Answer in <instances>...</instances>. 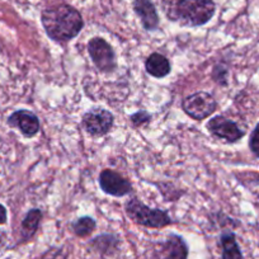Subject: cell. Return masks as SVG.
<instances>
[{
  "label": "cell",
  "mask_w": 259,
  "mask_h": 259,
  "mask_svg": "<svg viewBox=\"0 0 259 259\" xmlns=\"http://www.w3.org/2000/svg\"><path fill=\"white\" fill-rule=\"evenodd\" d=\"M88 54L99 73L109 74L117 69L116 52L103 37H93L88 42Z\"/></svg>",
  "instance_id": "cell-5"
},
{
  "label": "cell",
  "mask_w": 259,
  "mask_h": 259,
  "mask_svg": "<svg viewBox=\"0 0 259 259\" xmlns=\"http://www.w3.org/2000/svg\"><path fill=\"white\" fill-rule=\"evenodd\" d=\"M229 66L225 62H218V64L213 66L212 74H211V78L215 81L218 85L220 87H228L229 84Z\"/></svg>",
  "instance_id": "cell-17"
},
{
  "label": "cell",
  "mask_w": 259,
  "mask_h": 259,
  "mask_svg": "<svg viewBox=\"0 0 259 259\" xmlns=\"http://www.w3.org/2000/svg\"><path fill=\"white\" fill-rule=\"evenodd\" d=\"M151 118H153V116L148 111H145V109H140V111L135 112V113L130 114L128 117L130 123L133 124L134 128H139V127L144 126L148 122H150Z\"/></svg>",
  "instance_id": "cell-18"
},
{
  "label": "cell",
  "mask_w": 259,
  "mask_h": 259,
  "mask_svg": "<svg viewBox=\"0 0 259 259\" xmlns=\"http://www.w3.org/2000/svg\"><path fill=\"white\" fill-rule=\"evenodd\" d=\"M206 128L212 138L226 144H235L245 136V130L241 128L235 121L221 114L211 117L206 123Z\"/></svg>",
  "instance_id": "cell-8"
},
{
  "label": "cell",
  "mask_w": 259,
  "mask_h": 259,
  "mask_svg": "<svg viewBox=\"0 0 259 259\" xmlns=\"http://www.w3.org/2000/svg\"><path fill=\"white\" fill-rule=\"evenodd\" d=\"M42 219H44V212H42L41 208H31L29 211H27L21 223L18 244L28 243L36 235L37 230L41 225Z\"/></svg>",
  "instance_id": "cell-13"
},
{
  "label": "cell",
  "mask_w": 259,
  "mask_h": 259,
  "mask_svg": "<svg viewBox=\"0 0 259 259\" xmlns=\"http://www.w3.org/2000/svg\"><path fill=\"white\" fill-rule=\"evenodd\" d=\"M121 239L112 233H103L91 239L88 243L89 250L101 256H112L119 250Z\"/></svg>",
  "instance_id": "cell-12"
},
{
  "label": "cell",
  "mask_w": 259,
  "mask_h": 259,
  "mask_svg": "<svg viewBox=\"0 0 259 259\" xmlns=\"http://www.w3.org/2000/svg\"><path fill=\"white\" fill-rule=\"evenodd\" d=\"M71 230L79 238H87L97 228V223L92 216H81L71 223Z\"/></svg>",
  "instance_id": "cell-16"
},
{
  "label": "cell",
  "mask_w": 259,
  "mask_h": 259,
  "mask_svg": "<svg viewBox=\"0 0 259 259\" xmlns=\"http://www.w3.org/2000/svg\"><path fill=\"white\" fill-rule=\"evenodd\" d=\"M189 248L183 236L169 234L165 239L155 241L151 245V259H188Z\"/></svg>",
  "instance_id": "cell-6"
},
{
  "label": "cell",
  "mask_w": 259,
  "mask_h": 259,
  "mask_svg": "<svg viewBox=\"0 0 259 259\" xmlns=\"http://www.w3.org/2000/svg\"><path fill=\"white\" fill-rule=\"evenodd\" d=\"M145 70L150 76L155 79H164L170 74V61L159 52H153L145 60Z\"/></svg>",
  "instance_id": "cell-14"
},
{
  "label": "cell",
  "mask_w": 259,
  "mask_h": 259,
  "mask_svg": "<svg viewBox=\"0 0 259 259\" xmlns=\"http://www.w3.org/2000/svg\"><path fill=\"white\" fill-rule=\"evenodd\" d=\"M182 109L194 121H202L215 113L218 102L215 97L207 92H196L182 101Z\"/></svg>",
  "instance_id": "cell-4"
},
{
  "label": "cell",
  "mask_w": 259,
  "mask_h": 259,
  "mask_svg": "<svg viewBox=\"0 0 259 259\" xmlns=\"http://www.w3.org/2000/svg\"><path fill=\"white\" fill-rule=\"evenodd\" d=\"M7 124L12 128L19 130V133L26 139H32L39 133L41 121L34 112L28 109H17L9 114Z\"/></svg>",
  "instance_id": "cell-10"
},
{
  "label": "cell",
  "mask_w": 259,
  "mask_h": 259,
  "mask_svg": "<svg viewBox=\"0 0 259 259\" xmlns=\"http://www.w3.org/2000/svg\"><path fill=\"white\" fill-rule=\"evenodd\" d=\"M114 124V116L108 109L93 107L81 117V126L88 135L93 138H103L109 134Z\"/></svg>",
  "instance_id": "cell-7"
},
{
  "label": "cell",
  "mask_w": 259,
  "mask_h": 259,
  "mask_svg": "<svg viewBox=\"0 0 259 259\" xmlns=\"http://www.w3.org/2000/svg\"><path fill=\"white\" fill-rule=\"evenodd\" d=\"M133 8L136 16L140 19L141 26L145 31H158L160 18H159V13L156 11L155 4L151 0H134Z\"/></svg>",
  "instance_id": "cell-11"
},
{
  "label": "cell",
  "mask_w": 259,
  "mask_h": 259,
  "mask_svg": "<svg viewBox=\"0 0 259 259\" xmlns=\"http://www.w3.org/2000/svg\"><path fill=\"white\" fill-rule=\"evenodd\" d=\"M8 223V210L4 205L0 203V225H6Z\"/></svg>",
  "instance_id": "cell-21"
},
{
  "label": "cell",
  "mask_w": 259,
  "mask_h": 259,
  "mask_svg": "<svg viewBox=\"0 0 259 259\" xmlns=\"http://www.w3.org/2000/svg\"><path fill=\"white\" fill-rule=\"evenodd\" d=\"M219 244L221 246V259H244L233 230H224L219 238Z\"/></svg>",
  "instance_id": "cell-15"
},
{
  "label": "cell",
  "mask_w": 259,
  "mask_h": 259,
  "mask_svg": "<svg viewBox=\"0 0 259 259\" xmlns=\"http://www.w3.org/2000/svg\"><path fill=\"white\" fill-rule=\"evenodd\" d=\"M124 212L130 220L148 229H163L176 223L165 210L150 207L138 197L124 202Z\"/></svg>",
  "instance_id": "cell-3"
},
{
  "label": "cell",
  "mask_w": 259,
  "mask_h": 259,
  "mask_svg": "<svg viewBox=\"0 0 259 259\" xmlns=\"http://www.w3.org/2000/svg\"><path fill=\"white\" fill-rule=\"evenodd\" d=\"M69 251L65 246H51L47 249L39 259H68Z\"/></svg>",
  "instance_id": "cell-19"
},
{
  "label": "cell",
  "mask_w": 259,
  "mask_h": 259,
  "mask_svg": "<svg viewBox=\"0 0 259 259\" xmlns=\"http://www.w3.org/2000/svg\"><path fill=\"white\" fill-rule=\"evenodd\" d=\"M98 182L102 191L112 197H124L134 191L133 183L112 169H103L99 173Z\"/></svg>",
  "instance_id": "cell-9"
},
{
  "label": "cell",
  "mask_w": 259,
  "mask_h": 259,
  "mask_svg": "<svg viewBox=\"0 0 259 259\" xmlns=\"http://www.w3.org/2000/svg\"><path fill=\"white\" fill-rule=\"evenodd\" d=\"M161 9L168 21L186 27L207 24L216 13L213 0H161Z\"/></svg>",
  "instance_id": "cell-2"
},
{
  "label": "cell",
  "mask_w": 259,
  "mask_h": 259,
  "mask_svg": "<svg viewBox=\"0 0 259 259\" xmlns=\"http://www.w3.org/2000/svg\"><path fill=\"white\" fill-rule=\"evenodd\" d=\"M249 149L254 154V156L259 159V122L249 136Z\"/></svg>",
  "instance_id": "cell-20"
},
{
  "label": "cell",
  "mask_w": 259,
  "mask_h": 259,
  "mask_svg": "<svg viewBox=\"0 0 259 259\" xmlns=\"http://www.w3.org/2000/svg\"><path fill=\"white\" fill-rule=\"evenodd\" d=\"M41 23L50 39L66 44L79 36L84 27L80 12L69 4L47 7L41 12Z\"/></svg>",
  "instance_id": "cell-1"
}]
</instances>
